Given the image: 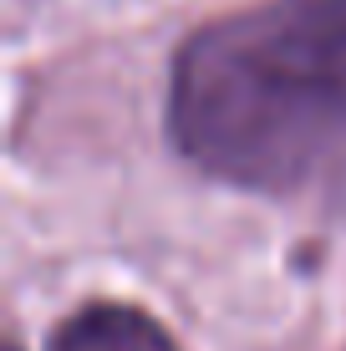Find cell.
I'll list each match as a JSON object with an SVG mask.
<instances>
[{"instance_id": "obj_1", "label": "cell", "mask_w": 346, "mask_h": 351, "mask_svg": "<svg viewBox=\"0 0 346 351\" xmlns=\"http://www.w3.org/2000/svg\"><path fill=\"white\" fill-rule=\"evenodd\" d=\"M169 138L230 189L285 193L346 153V0H260L173 51Z\"/></svg>"}, {"instance_id": "obj_2", "label": "cell", "mask_w": 346, "mask_h": 351, "mask_svg": "<svg viewBox=\"0 0 346 351\" xmlns=\"http://www.w3.org/2000/svg\"><path fill=\"white\" fill-rule=\"evenodd\" d=\"M46 351H178V341L148 311L117 306V300H97V306L71 311L51 331Z\"/></svg>"}, {"instance_id": "obj_3", "label": "cell", "mask_w": 346, "mask_h": 351, "mask_svg": "<svg viewBox=\"0 0 346 351\" xmlns=\"http://www.w3.org/2000/svg\"><path fill=\"white\" fill-rule=\"evenodd\" d=\"M336 209H341V219H346V168H341V178H336Z\"/></svg>"}, {"instance_id": "obj_4", "label": "cell", "mask_w": 346, "mask_h": 351, "mask_svg": "<svg viewBox=\"0 0 346 351\" xmlns=\"http://www.w3.org/2000/svg\"><path fill=\"white\" fill-rule=\"evenodd\" d=\"M10 351H16V346H10Z\"/></svg>"}]
</instances>
